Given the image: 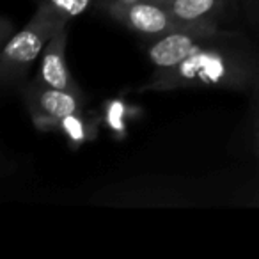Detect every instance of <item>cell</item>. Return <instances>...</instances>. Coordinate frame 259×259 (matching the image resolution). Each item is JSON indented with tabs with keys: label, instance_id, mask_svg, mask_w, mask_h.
Masks as SVG:
<instances>
[{
	"label": "cell",
	"instance_id": "1",
	"mask_svg": "<svg viewBox=\"0 0 259 259\" xmlns=\"http://www.w3.org/2000/svg\"><path fill=\"white\" fill-rule=\"evenodd\" d=\"M215 39V37H213ZM211 39V41H213ZM243 59L226 47L209 45L170 69H162L149 82V89H176V87H233L241 85L245 78Z\"/></svg>",
	"mask_w": 259,
	"mask_h": 259
},
{
	"label": "cell",
	"instance_id": "2",
	"mask_svg": "<svg viewBox=\"0 0 259 259\" xmlns=\"http://www.w3.org/2000/svg\"><path fill=\"white\" fill-rule=\"evenodd\" d=\"M69 20L61 16L47 0L37 6L36 13L20 32L9 39L0 59V73L6 83L16 82L27 73V69L43 55L50 39L68 27Z\"/></svg>",
	"mask_w": 259,
	"mask_h": 259
},
{
	"label": "cell",
	"instance_id": "3",
	"mask_svg": "<svg viewBox=\"0 0 259 259\" xmlns=\"http://www.w3.org/2000/svg\"><path fill=\"white\" fill-rule=\"evenodd\" d=\"M217 36H219V30L213 22L185 25L174 32L156 37V41H153L151 47L148 48V57L158 71L170 69Z\"/></svg>",
	"mask_w": 259,
	"mask_h": 259
},
{
	"label": "cell",
	"instance_id": "4",
	"mask_svg": "<svg viewBox=\"0 0 259 259\" xmlns=\"http://www.w3.org/2000/svg\"><path fill=\"white\" fill-rule=\"evenodd\" d=\"M107 9L119 23L146 37H162L181 29L180 22L170 15L167 6L151 0H139L135 4H115L107 2Z\"/></svg>",
	"mask_w": 259,
	"mask_h": 259
},
{
	"label": "cell",
	"instance_id": "5",
	"mask_svg": "<svg viewBox=\"0 0 259 259\" xmlns=\"http://www.w3.org/2000/svg\"><path fill=\"white\" fill-rule=\"evenodd\" d=\"M29 108L39 130H57L66 115L82 112V93L55 89L36 82L29 93Z\"/></svg>",
	"mask_w": 259,
	"mask_h": 259
},
{
	"label": "cell",
	"instance_id": "6",
	"mask_svg": "<svg viewBox=\"0 0 259 259\" xmlns=\"http://www.w3.org/2000/svg\"><path fill=\"white\" fill-rule=\"evenodd\" d=\"M66 45H68V27H62L57 34L47 45L43 55H41L39 76L37 82L45 85L55 87V89H68L78 91L71 76V71L66 62Z\"/></svg>",
	"mask_w": 259,
	"mask_h": 259
},
{
	"label": "cell",
	"instance_id": "7",
	"mask_svg": "<svg viewBox=\"0 0 259 259\" xmlns=\"http://www.w3.org/2000/svg\"><path fill=\"white\" fill-rule=\"evenodd\" d=\"M224 6L226 0H170L167 9L181 25H195L213 22Z\"/></svg>",
	"mask_w": 259,
	"mask_h": 259
},
{
	"label": "cell",
	"instance_id": "8",
	"mask_svg": "<svg viewBox=\"0 0 259 259\" xmlns=\"http://www.w3.org/2000/svg\"><path fill=\"white\" fill-rule=\"evenodd\" d=\"M57 130H61L62 134L68 137L69 144H73L75 148H78L80 144H83L85 141L96 135V128L89 122V119H85L82 115V112H76V114L66 115L61 122H59Z\"/></svg>",
	"mask_w": 259,
	"mask_h": 259
},
{
	"label": "cell",
	"instance_id": "9",
	"mask_svg": "<svg viewBox=\"0 0 259 259\" xmlns=\"http://www.w3.org/2000/svg\"><path fill=\"white\" fill-rule=\"evenodd\" d=\"M47 2L66 20L76 18L91 6V0H47Z\"/></svg>",
	"mask_w": 259,
	"mask_h": 259
},
{
	"label": "cell",
	"instance_id": "10",
	"mask_svg": "<svg viewBox=\"0 0 259 259\" xmlns=\"http://www.w3.org/2000/svg\"><path fill=\"white\" fill-rule=\"evenodd\" d=\"M121 117H122L121 101H112L110 107H108V112H107L108 124H110L112 130H117V132H122V130H124V124H122Z\"/></svg>",
	"mask_w": 259,
	"mask_h": 259
},
{
	"label": "cell",
	"instance_id": "11",
	"mask_svg": "<svg viewBox=\"0 0 259 259\" xmlns=\"http://www.w3.org/2000/svg\"><path fill=\"white\" fill-rule=\"evenodd\" d=\"M108 2H115V4H135L139 0H108Z\"/></svg>",
	"mask_w": 259,
	"mask_h": 259
},
{
	"label": "cell",
	"instance_id": "12",
	"mask_svg": "<svg viewBox=\"0 0 259 259\" xmlns=\"http://www.w3.org/2000/svg\"><path fill=\"white\" fill-rule=\"evenodd\" d=\"M151 2H156V4H162V6H167L170 0H151Z\"/></svg>",
	"mask_w": 259,
	"mask_h": 259
}]
</instances>
